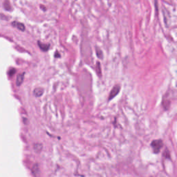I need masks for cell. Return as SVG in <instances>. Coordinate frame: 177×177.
Segmentation results:
<instances>
[{"instance_id":"6da1fadb","label":"cell","mask_w":177,"mask_h":177,"mask_svg":"<svg viewBox=\"0 0 177 177\" xmlns=\"http://www.w3.org/2000/svg\"><path fill=\"white\" fill-rule=\"evenodd\" d=\"M151 145H152L154 153L158 154L160 152L161 148H162L163 145V143L162 140H154L152 141Z\"/></svg>"},{"instance_id":"7a4b0ae2","label":"cell","mask_w":177,"mask_h":177,"mask_svg":"<svg viewBox=\"0 0 177 177\" xmlns=\"http://www.w3.org/2000/svg\"><path fill=\"white\" fill-rule=\"evenodd\" d=\"M120 87L119 85H116L112 88V91L110 92V94L109 95V100H112V99H113L114 97H116V95L118 94L120 91Z\"/></svg>"},{"instance_id":"3957f363","label":"cell","mask_w":177,"mask_h":177,"mask_svg":"<svg viewBox=\"0 0 177 177\" xmlns=\"http://www.w3.org/2000/svg\"><path fill=\"white\" fill-rule=\"evenodd\" d=\"M31 172H32V174L35 177H39V174H40V171H39V166H38L37 163L35 164L33 166Z\"/></svg>"},{"instance_id":"277c9868","label":"cell","mask_w":177,"mask_h":177,"mask_svg":"<svg viewBox=\"0 0 177 177\" xmlns=\"http://www.w3.org/2000/svg\"><path fill=\"white\" fill-rule=\"evenodd\" d=\"M33 93H34L35 96L40 97L43 95V93H44V88H41V87H37L36 88H35L33 91Z\"/></svg>"},{"instance_id":"5b68a950","label":"cell","mask_w":177,"mask_h":177,"mask_svg":"<svg viewBox=\"0 0 177 177\" xmlns=\"http://www.w3.org/2000/svg\"><path fill=\"white\" fill-rule=\"evenodd\" d=\"M24 73L19 74V75L17 76L16 80V84L17 86H20L21 84H22V82H23L24 81Z\"/></svg>"},{"instance_id":"8992f818","label":"cell","mask_w":177,"mask_h":177,"mask_svg":"<svg viewBox=\"0 0 177 177\" xmlns=\"http://www.w3.org/2000/svg\"><path fill=\"white\" fill-rule=\"evenodd\" d=\"M12 25L13 26V27L17 28V29H19V30L22 31H25V27H24V25L22 23H20V22H13V23H12Z\"/></svg>"},{"instance_id":"52a82bcc","label":"cell","mask_w":177,"mask_h":177,"mask_svg":"<svg viewBox=\"0 0 177 177\" xmlns=\"http://www.w3.org/2000/svg\"><path fill=\"white\" fill-rule=\"evenodd\" d=\"M38 46H39V47L40 48V49L42 51H47L48 49H49L50 47V44H43V43H42L41 42H38Z\"/></svg>"},{"instance_id":"ba28073f","label":"cell","mask_w":177,"mask_h":177,"mask_svg":"<svg viewBox=\"0 0 177 177\" xmlns=\"http://www.w3.org/2000/svg\"><path fill=\"white\" fill-rule=\"evenodd\" d=\"M34 150L37 152H40L41 150H42V144L37 143L34 145Z\"/></svg>"},{"instance_id":"9c48e42d","label":"cell","mask_w":177,"mask_h":177,"mask_svg":"<svg viewBox=\"0 0 177 177\" xmlns=\"http://www.w3.org/2000/svg\"><path fill=\"white\" fill-rule=\"evenodd\" d=\"M3 6H4V8L7 10H11V6H10V4L8 1H5L4 3H3Z\"/></svg>"},{"instance_id":"30bf717a","label":"cell","mask_w":177,"mask_h":177,"mask_svg":"<svg viewBox=\"0 0 177 177\" xmlns=\"http://www.w3.org/2000/svg\"><path fill=\"white\" fill-rule=\"evenodd\" d=\"M96 53L99 58H100V59L102 58V57H103V54H102V52L101 50L100 49V48H96Z\"/></svg>"},{"instance_id":"8fae6325","label":"cell","mask_w":177,"mask_h":177,"mask_svg":"<svg viewBox=\"0 0 177 177\" xmlns=\"http://www.w3.org/2000/svg\"><path fill=\"white\" fill-rule=\"evenodd\" d=\"M15 72H16V70L15 69H10L9 71H8V75H9L10 77H11V76H13L15 74Z\"/></svg>"},{"instance_id":"7c38bea8","label":"cell","mask_w":177,"mask_h":177,"mask_svg":"<svg viewBox=\"0 0 177 177\" xmlns=\"http://www.w3.org/2000/svg\"><path fill=\"white\" fill-rule=\"evenodd\" d=\"M55 57L58 58V57H60V54H58V52H56V55L55 54Z\"/></svg>"}]
</instances>
